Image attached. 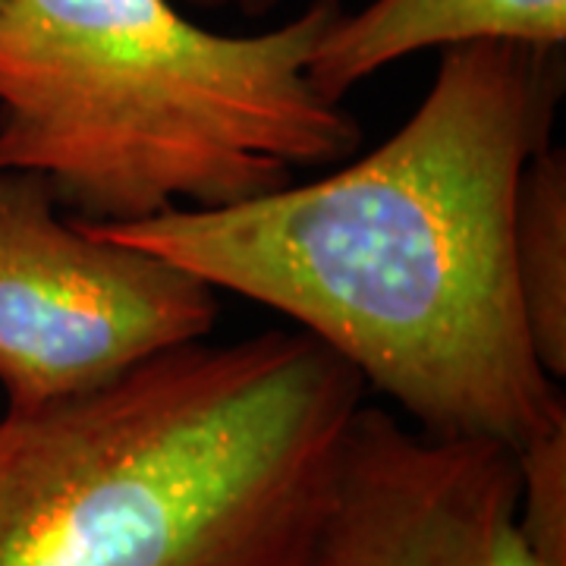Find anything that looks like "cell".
Returning a JSON list of instances; mask_svg holds the SVG:
<instances>
[{
  "label": "cell",
  "mask_w": 566,
  "mask_h": 566,
  "mask_svg": "<svg viewBox=\"0 0 566 566\" xmlns=\"http://www.w3.org/2000/svg\"><path fill=\"white\" fill-rule=\"evenodd\" d=\"M560 88L564 48H444L416 114L322 180L76 223L293 318L428 434L520 450L566 419L513 274L516 189Z\"/></svg>",
  "instance_id": "cell-1"
},
{
  "label": "cell",
  "mask_w": 566,
  "mask_h": 566,
  "mask_svg": "<svg viewBox=\"0 0 566 566\" xmlns=\"http://www.w3.org/2000/svg\"><path fill=\"white\" fill-rule=\"evenodd\" d=\"M363 378L305 331L0 416V566H290Z\"/></svg>",
  "instance_id": "cell-2"
},
{
  "label": "cell",
  "mask_w": 566,
  "mask_h": 566,
  "mask_svg": "<svg viewBox=\"0 0 566 566\" xmlns=\"http://www.w3.org/2000/svg\"><path fill=\"white\" fill-rule=\"evenodd\" d=\"M340 13L312 0L271 32L221 35L170 0H7L0 170L41 177L73 221L136 223L346 161L363 126L308 80Z\"/></svg>",
  "instance_id": "cell-3"
},
{
  "label": "cell",
  "mask_w": 566,
  "mask_h": 566,
  "mask_svg": "<svg viewBox=\"0 0 566 566\" xmlns=\"http://www.w3.org/2000/svg\"><path fill=\"white\" fill-rule=\"evenodd\" d=\"M218 322L205 281L63 218L48 182L0 170V387L7 409L92 394L199 344Z\"/></svg>",
  "instance_id": "cell-4"
},
{
  "label": "cell",
  "mask_w": 566,
  "mask_h": 566,
  "mask_svg": "<svg viewBox=\"0 0 566 566\" xmlns=\"http://www.w3.org/2000/svg\"><path fill=\"white\" fill-rule=\"evenodd\" d=\"M516 497L513 447L359 406L290 566H545Z\"/></svg>",
  "instance_id": "cell-5"
},
{
  "label": "cell",
  "mask_w": 566,
  "mask_h": 566,
  "mask_svg": "<svg viewBox=\"0 0 566 566\" xmlns=\"http://www.w3.org/2000/svg\"><path fill=\"white\" fill-rule=\"evenodd\" d=\"M469 41L564 48L566 0H371L318 41L308 80L331 102L400 57Z\"/></svg>",
  "instance_id": "cell-6"
},
{
  "label": "cell",
  "mask_w": 566,
  "mask_h": 566,
  "mask_svg": "<svg viewBox=\"0 0 566 566\" xmlns=\"http://www.w3.org/2000/svg\"><path fill=\"white\" fill-rule=\"evenodd\" d=\"M513 274L532 349L547 378L560 381L566 375V155L554 142L520 177Z\"/></svg>",
  "instance_id": "cell-7"
},
{
  "label": "cell",
  "mask_w": 566,
  "mask_h": 566,
  "mask_svg": "<svg viewBox=\"0 0 566 566\" xmlns=\"http://www.w3.org/2000/svg\"><path fill=\"white\" fill-rule=\"evenodd\" d=\"M516 523L545 566H566V419L516 450Z\"/></svg>",
  "instance_id": "cell-8"
},
{
  "label": "cell",
  "mask_w": 566,
  "mask_h": 566,
  "mask_svg": "<svg viewBox=\"0 0 566 566\" xmlns=\"http://www.w3.org/2000/svg\"><path fill=\"white\" fill-rule=\"evenodd\" d=\"M186 3H192V7H208V10H240L245 17H264L271 7H277L281 0H186Z\"/></svg>",
  "instance_id": "cell-9"
},
{
  "label": "cell",
  "mask_w": 566,
  "mask_h": 566,
  "mask_svg": "<svg viewBox=\"0 0 566 566\" xmlns=\"http://www.w3.org/2000/svg\"><path fill=\"white\" fill-rule=\"evenodd\" d=\"M3 3H7V0H0V7H3Z\"/></svg>",
  "instance_id": "cell-10"
}]
</instances>
